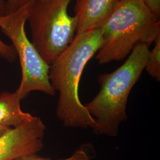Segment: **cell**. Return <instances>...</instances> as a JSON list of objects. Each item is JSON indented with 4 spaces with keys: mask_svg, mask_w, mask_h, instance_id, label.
<instances>
[{
    "mask_svg": "<svg viewBox=\"0 0 160 160\" xmlns=\"http://www.w3.org/2000/svg\"><path fill=\"white\" fill-rule=\"evenodd\" d=\"M100 28L103 43L96 58L103 65L124 59L139 43L151 46L160 35V18L143 0H125Z\"/></svg>",
    "mask_w": 160,
    "mask_h": 160,
    "instance_id": "3",
    "label": "cell"
},
{
    "mask_svg": "<svg viewBox=\"0 0 160 160\" xmlns=\"http://www.w3.org/2000/svg\"><path fill=\"white\" fill-rule=\"evenodd\" d=\"M101 28L75 34L49 67V80L59 92L56 114L65 127L92 129L95 121L80 101L78 88L87 63L103 45Z\"/></svg>",
    "mask_w": 160,
    "mask_h": 160,
    "instance_id": "1",
    "label": "cell"
},
{
    "mask_svg": "<svg viewBox=\"0 0 160 160\" xmlns=\"http://www.w3.org/2000/svg\"><path fill=\"white\" fill-rule=\"evenodd\" d=\"M91 158L92 157L87 151L86 147H84V145H83L77 149L69 157L63 159L52 160L49 158L39 156L37 154H33L21 157L14 160H90Z\"/></svg>",
    "mask_w": 160,
    "mask_h": 160,
    "instance_id": "10",
    "label": "cell"
},
{
    "mask_svg": "<svg viewBox=\"0 0 160 160\" xmlns=\"http://www.w3.org/2000/svg\"><path fill=\"white\" fill-rule=\"evenodd\" d=\"M46 1V0H30V1Z\"/></svg>",
    "mask_w": 160,
    "mask_h": 160,
    "instance_id": "16",
    "label": "cell"
},
{
    "mask_svg": "<svg viewBox=\"0 0 160 160\" xmlns=\"http://www.w3.org/2000/svg\"><path fill=\"white\" fill-rule=\"evenodd\" d=\"M12 14H7L0 17V28L8 22ZM0 57L6 61L12 62L17 57V54L12 45H9L0 39Z\"/></svg>",
    "mask_w": 160,
    "mask_h": 160,
    "instance_id": "11",
    "label": "cell"
},
{
    "mask_svg": "<svg viewBox=\"0 0 160 160\" xmlns=\"http://www.w3.org/2000/svg\"><path fill=\"white\" fill-rule=\"evenodd\" d=\"M21 101L16 91L4 92L0 94V126L13 128L32 118L33 115L21 109Z\"/></svg>",
    "mask_w": 160,
    "mask_h": 160,
    "instance_id": "8",
    "label": "cell"
},
{
    "mask_svg": "<svg viewBox=\"0 0 160 160\" xmlns=\"http://www.w3.org/2000/svg\"><path fill=\"white\" fill-rule=\"evenodd\" d=\"M30 0H6V15L12 14L27 6Z\"/></svg>",
    "mask_w": 160,
    "mask_h": 160,
    "instance_id": "12",
    "label": "cell"
},
{
    "mask_svg": "<svg viewBox=\"0 0 160 160\" xmlns=\"http://www.w3.org/2000/svg\"><path fill=\"white\" fill-rule=\"evenodd\" d=\"M6 15V0H0V17Z\"/></svg>",
    "mask_w": 160,
    "mask_h": 160,
    "instance_id": "14",
    "label": "cell"
},
{
    "mask_svg": "<svg viewBox=\"0 0 160 160\" xmlns=\"http://www.w3.org/2000/svg\"><path fill=\"white\" fill-rule=\"evenodd\" d=\"M46 126L39 117L11 128L0 135V160H14L37 154L43 147Z\"/></svg>",
    "mask_w": 160,
    "mask_h": 160,
    "instance_id": "6",
    "label": "cell"
},
{
    "mask_svg": "<svg viewBox=\"0 0 160 160\" xmlns=\"http://www.w3.org/2000/svg\"><path fill=\"white\" fill-rule=\"evenodd\" d=\"M125 0H76L74 17L77 34L100 28L114 10Z\"/></svg>",
    "mask_w": 160,
    "mask_h": 160,
    "instance_id": "7",
    "label": "cell"
},
{
    "mask_svg": "<svg viewBox=\"0 0 160 160\" xmlns=\"http://www.w3.org/2000/svg\"><path fill=\"white\" fill-rule=\"evenodd\" d=\"M155 46L149 52L145 69L150 77L160 81V35L155 40Z\"/></svg>",
    "mask_w": 160,
    "mask_h": 160,
    "instance_id": "9",
    "label": "cell"
},
{
    "mask_svg": "<svg viewBox=\"0 0 160 160\" xmlns=\"http://www.w3.org/2000/svg\"><path fill=\"white\" fill-rule=\"evenodd\" d=\"M149 47L138 43L118 68L98 77L99 92L84 105L95 121L92 129L95 134L109 137L118 135L120 125L127 120L128 98L145 69Z\"/></svg>",
    "mask_w": 160,
    "mask_h": 160,
    "instance_id": "2",
    "label": "cell"
},
{
    "mask_svg": "<svg viewBox=\"0 0 160 160\" xmlns=\"http://www.w3.org/2000/svg\"><path fill=\"white\" fill-rule=\"evenodd\" d=\"M149 10L158 18L160 16V0H143Z\"/></svg>",
    "mask_w": 160,
    "mask_h": 160,
    "instance_id": "13",
    "label": "cell"
},
{
    "mask_svg": "<svg viewBox=\"0 0 160 160\" xmlns=\"http://www.w3.org/2000/svg\"><path fill=\"white\" fill-rule=\"evenodd\" d=\"M71 1H30L28 5L31 42L49 66L71 44L77 32L76 18L68 12Z\"/></svg>",
    "mask_w": 160,
    "mask_h": 160,
    "instance_id": "4",
    "label": "cell"
},
{
    "mask_svg": "<svg viewBox=\"0 0 160 160\" xmlns=\"http://www.w3.org/2000/svg\"><path fill=\"white\" fill-rule=\"evenodd\" d=\"M28 5L12 14L8 22L1 28L11 40L12 46L19 58L22 80L16 90L22 100L31 92H41L54 96L56 92L49 80V67L27 36L25 25Z\"/></svg>",
    "mask_w": 160,
    "mask_h": 160,
    "instance_id": "5",
    "label": "cell"
},
{
    "mask_svg": "<svg viewBox=\"0 0 160 160\" xmlns=\"http://www.w3.org/2000/svg\"><path fill=\"white\" fill-rule=\"evenodd\" d=\"M10 129H11V128H8L4 127V126H0V135L6 132L7 131Z\"/></svg>",
    "mask_w": 160,
    "mask_h": 160,
    "instance_id": "15",
    "label": "cell"
}]
</instances>
